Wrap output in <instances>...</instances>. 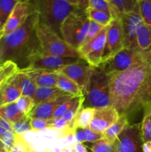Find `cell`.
Returning <instances> with one entry per match:
<instances>
[{"mask_svg":"<svg viewBox=\"0 0 151 152\" xmlns=\"http://www.w3.org/2000/svg\"><path fill=\"white\" fill-rule=\"evenodd\" d=\"M89 1L90 0H77L78 1V6L77 7L81 10L85 11L89 5Z\"/></svg>","mask_w":151,"mask_h":152,"instance_id":"45","label":"cell"},{"mask_svg":"<svg viewBox=\"0 0 151 152\" xmlns=\"http://www.w3.org/2000/svg\"><path fill=\"white\" fill-rule=\"evenodd\" d=\"M95 109L91 108H81L77 113L73 120V125L75 129L81 128L87 129L90 127V122L93 119Z\"/></svg>","mask_w":151,"mask_h":152,"instance_id":"26","label":"cell"},{"mask_svg":"<svg viewBox=\"0 0 151 152\" xmlns=\"http://www.w3.org/2000/svg\"><path fill=\"white\" fill-rule=\"evenodd\" d=\"M105 27L106 26H103V25H100V24L97 23V22H94V21L90 20V26H89L87 37H86L85 42H84V44L89 42L91 41L92 39H93L95 37H97L98 34L101 32V31H102Z\"/></svg>","mask_w":151,"mask_h":152,"instance_id":"39","label":"cell"},{"mask_svg":"<svg viewBox=\"0 0 151 152\" xmlns=\"http://www.w3.org/2000/svg\"><path fill=\"white\" fill-rule=\"evenodd\" d=\"M84 134H85L84 142H95L104 138L103 134L93 131L90 127L84 129Z\"/></svg>","mask_w":151,"mask_h":152,"instance_id":"41","label":"cell"},{"mask_svg":"<svg viewBox=\"0 0 151 152\" xmlns=\"http://www.w3.org/2000/svg\"><path fill=\"white\" fill-rule=\"evenodd\" d=\"M6 132V130H5V129H4V128L2 127V126H0V137H1V135H2L3 134H4V132Z\"/></svg>","mask_w":151,"mask_h":152,"instance_id":"49","label":"cell"},{"mask_svg":"<svg viewBox=\"0 0 151 152\" xmlns=\"http://www.w3.org/2000/svg\"><path fill=\"white\" fill-rule=\"evenodd\" d=\"M91 69L92 67H90L84 59H80L78 62L66 65L56 72L66 76L75 82L81 89L84 95V91L88 82Z\"/></svg>","mask_w":151,"mask_h":152,"instance_id":"13","label":"cell"},{"mask_svg":"<svg viewBox=\"0 0 151 152\" xmlns=\"http://www.w3.org/2000/svg\"><path fill=\"white\" fill-rule=\"evenodd\" d=\"M19 0H0V37H2L6 23Z\"/></svg>","mask_w":151,"mask_h":152,"instance_id":"24","label":"cell"},{"mask_svg":"<svg viewBox=\"0 0 151 152\" xmlns=\"http://www.w3.org/2000/svg\"><path fill=\"white\" fill-rule=\"evenodd\" d=\"M138 48L142 50L151 48V25L143 23L137 33Z\"/></svg>","mask_w":151,"mask_h":152,"instance_id":"25","label":"cell"},{"mask_svg":"<svg viewBox=\"0 0 151 152\" xmlns=\"http://www.w3.org/2000/svg\"><path fill=\"white\" fill-rule=\"evenodd\" d=\"M0 116L13 125L20 120L25 115L21 112L16 102H14L0 107Z\"/></svg>","mask_w":151,"mask_h":152,"instance_id":"23","label":"cell"},{"mask_svg":"<svg viewBox=\"0 0 151 152\" xmlns=\"http://www.w3.org/2000/svg\"><path fill=\"white\" fill-rule=\"evenodd\" d=\"M0 126H2L6 131H13L12 130V124L9 123L8 121H7L6 120H4V118L0 116Z\"/></svg>","mask_w":151,"mask_h":152,"instance_id":"44","label":"cell"},{"mask_svg":"<svg viewBox=\"0 0 151 152\" xmlns=\"http://www.w3.org/2000/svg\"><path fill=\"white\" fill-rule=\"evenodd\" d=\"M111 105L119 115L151 111V56L135 68L108 75ZM129 119V118H128Z\"/></svg>","mask_w":151,"mask_h":152,"instance_id":"1","label":"cell"},{"mask_svg":"<svg viewBox=\"0 0 151 152\" xmlns=\"http://www.w3.org/2000/svg\"><path fill=\"white\" fill-rule=\"evenodd\" d=\"M70 95L65 93V91L59 89L58 87H40L37 86L34 93L33 99L35 105L44 102L53 101L62 96Z\"/></svg>","mask_w":151,"mask_h":152,"instance_id":"19","label":"cell"},{"mask_svg":"<svg viewBox=\"0 0 151 152\" xmlns=\"http://www.w3.org/2000/svg\"><path fill=\"white\" fill-rule=\"evenodd\" d=\"M2 149H4V145H3L2 142H1V141L0 140V150H2Z\"/></svg>","mask_w":151,"mask_h":152,"instance_id":"50","label":"cell"},{"mask_svg":"<svg viewBox=\"0 0 151 152\" xmlns=\"http://www.w3.org/2000/svg\"><path fill=\"white\" fill-rule=\"evenodd\" d=\"M122 28L124 48L131 49H139L137 45V33L139 28L144 23L139 12L118 13Z\"/></svg>","mask_w":151,"mask_h":152,"instance_id":"11","label":"cell"},{"mask_svg":"<svg viewBox=\"0 0 151 152\" xmlns=\"http://www.w3.org/2000/svg\"><path fill=\"white\" fill-rule=\"evenodd\" d=\"M140 132L143 142L151 141V111L143 114V119L140 123Z\"/></svg>","mask_w":151,"mask_h":152,"instance_id":"30","label":"cell"},{"mask_svg":"<svg viewBox=\"0 0 151 152\" xmlns=\"http://www.w3.org/2000/svg\"><path fill=\"white\" fill-rule=\"evenodd\" d=\"M33 10L36 12L39 22L62 38L61 25L67 16L79 9L66 0H30Z\"/></svg>","mask_w":151,"mask_h":152,"instance_id":"3","label":"cell"},{"mask_svg":"<svg viewBox=\"0 0 151 152\" xmlns=\"http://www.w3.org/2000/svg\"><path fill=\"white\" fill-rule=\"evenodd\" d=\"M124 48L122 28L118 16L113 18L110 23L107 25L106 42L102 54V63L116 54Z\"/></svg>","mask_w":151,"mask_h":152,"instance_id":"12","label":"cell"},{"mask_svg":"<svg viewBox=\"0 0 151 152\" xmlns=\"http://www.w3.org/2000/svg\"><path fill=\"white\" fill-rule=\"evenodd\" d=\"M106 36L107 26L101 31L97 37L78 49L80 57L92 68H98L102 63V54L106 42Z\"/></svg>","mask_w":151,"mask_h":152,"instance_id":"9","label":"cell"},{"mask_svg":"<svg viewBox=\"0 0 151 152\" xmlns=\"http://www.w3.org/2000/svg\"><path fill=\"white\" fill-rule=\"evenodd\" d=\"M81 58L61 57L44 53L42 50L38 51L30 56L27 68L36 70L56 71L68 65L78 62Z\"/></svg>","mask_w":151,"mask_h":152,"instance_id":"8","label":"cell"},{"mask_svg":"<svg viewBox=\"0 0 151 152\" xmlns=\"http://www.w3.org/2000/svg\"><path fill=\"white\" fill-rule=\"evenodd\" d=\"M106 1H108V2L110 3V2H111V1H112V0H106Z\"/></svg>","mask_w":151,"mask_h":152,"instance_id":"53","label":"cell"},{"mask_svg":"<svg viewBox=\"0 0 151 152\" xmlns=\"http://www.w3.org/2000/svg\"><path fill=\"white\" fill-rule=\"evenodd\" d=\"M16 77L17 78L19 88L22 91V95L33 98L37 86L35 83L33 81L32 79L28 77L21 69H19L16 73Z\"/></svg>","mask_w":151,"mask_h":152,"instance_id":"21","label":"cell"},{"mask_svg":"<svg viewBox=\"0 0 151 152\" xmlns=\"http://www.w3.org/2000/svg\"><path fill=\"white\" fill-rule=\"evenodd\" d=\"M32 148L24 137V134H16L15 144L10 152H30Z\"/></svg>","mask_w":151,"mask_h":152,"instance_id":"36","label":"cell"},{"mask_svg":"<svg viewBox=\"0 0 151 152\" xmlns=\"http://www.w3.org/2000/svg\"><path fill=\"white\" fill-rule=\"evenodd\" d=\"M62 152H73L72 148V145H71V146H68L66 147V148H65L63 150H62Z\"/></svg>","mask_w":151,"mask_h":152,"instance_id":"48","label":"cell"},{"mask_svg":"<svg viewBox=\"0 0 151 152\" xmlns=\"http://www.w3.org/2000/svg\"><path fill=\"white\" fill-rule=\"evenodd\" d=\"M19 1H28V2H30V0H19Z\"/></svg>","mask_w":151,"mask_h":152,"instance_id":"51","label":"cell"},{"mask_svg":"<svg viewBox=\"0 0 151 152\" xmlns=\"http://www.w3.org/2000/svg\"><path fill=\"white\" fill-rule=\"evenodd\" d=\"M32 79L36 86L40 87H57L56 73L46 70L25 68L21 69Z\"/></svg>","mask_w":151,"mask_h":152,"instance_id":"18","label":"cell"},{"mask_svg":"<svg viewBox=\"0 0 151 152\" xmlns=\"http://www.w3.org/2000/svg\"><path fill=\"white\" fill-rule=\"evenodd\" d=\"M151 56V48L147 50L124 48L122 50L100 64V68L107 75L124 72L135 68Z\"/></svg>","mask_w":151,"mask_h":152,"instance_id":"6","label":"cell"},{"mask_svg":"<svg viewBox=\"0 0 151 152\" xmlns=\"http://www.w3.org/2000/svg\"><path fill=\"white\" fill-rule=\"evenodd\" d=\"M38 22V14L33 10L18 29L0 37V63L11 61L19 69L28 68L30 56L41 50L36 34Z\"/></svg>","mask_w":151,"mask_h":152,"instance_id":"2","label":"cell"},{"mask_svg":"<svg viewBox=\"0 0 151 152\" xmlns=\"http://www.w3.org/2000/svg\"><path fill=\"white\" fill-rule=\"evenodd\" d=\"M68 2H69L70 4H72V5L73 6H78V1H77V0H66Z\"/></svg>","mask_w":151,"mask_h":152,"instance_id":"47","label":"cell"},{"mask_svg":"<svg viewBox=\"0 0 151 152\" xmlns=\"http://www.w3.org/2000/svg\"><path fill=\"white\" fill-rule=\"evenodd\" d=\"M90 19L84 10L77 9L70 13L61 25V35L69 45L78 50L85 42Z\"/></svg>","mask_w":151,"mask_h":152,"instance_id":"5","label":"cell"},{"mask_svg":"<svg viewBox=\"0 0 151 152\" xmlns=\"http://www.w3.org/2000/svg\"><path fill=\"white\" fill-rule=\"evenodd\" d=\"M118 117L119 114L118 111L112 105L100 109H95L90 128L95 132L103 133L118 120Z\"/></svg>","mask_w":151,"mask_h":152,"instance_id":"14","label":"cell"},{"mask_svg":"<svg viewBox=\"0 0 151 152\" xmlns=\"http://www.w3.org/2000/svg\"><path fill=\"white\" fill-rule=\"evenodd\" d=\"M110 3L116 15L129 12H139L138 0H112Z\"/></svg>","mask_w":151,"mask_h":152,"instance_id":"27","label":"cell"},{"mask_svg":"<svg viewBox=\"0 0 151 152\" xmlns=\"http://www.w3.org/2000/svg\"><path fill=\"white\" fill-rule=\"evenodd\" d=\"M117 152H143L140 123L127 124L114 141Z\"/></svg>","mask_w":151,"mask_h":152,"instance_id":"10","label":"cell"},{"mask_svg":"<svg viewBox=\"0 0 151 152\" xmlns=\"http://www.w3.org/2000/svg\"><path fill=\"white\" fill-rule=\"evenodd\" d=\"M73 137H75L76 142H80V143L84 142V138H85L84 129H81V128L76 129Z\"/></svg>","mask_w":151,"mask_h":152,"instance_id":"42","label":"cell"},{"mask_svg":"<svg viewBox=\"0 0 151 152\" xmlns=\"http://www.w3.org/2000/svg\"><path fill=\"white\" fill-rule=\"evenodd\" d=\"M85 12L90 20L94 21L103 26H107L109 25L114 18L112 13L109 12L94 10L90 7H87Z\"/></svg>","mask_w":151,"mask_h":152,"instance_id":"28","label":"cell"},{"mask_svg":"<svg viewBox=\"0 0 151 152\" xmlns=\"http://www.w3.org/2000/svg\"><path fill=\"white\" fill-rule=\"evenodd\" d=\"M142 150L143 152H151V141L143 142Z\"/></svg>","mask_w":151,"mask_h":152,"instance_id":"46","label":"cell"},{"mask_svg":"<svg viewBox=\"0 0 151 152\" xmlns=\"http://www.w3.org/2000/svg\"><path fill=\"white\" fill-rule=\"evenodd\" d=\"M36 34L40 47L44 53L61 57L81 58L78 50L69 45L63 39L40 22L36 26Z\"/></svg>","mask_w":151,"mask_h":152,"instance_id":"7","label":"cell"},{"mask_svg":"<svg viewBox=\"0 0 151 152\" xmlns=\"http://www.w3.org/2000/svg\"><path fill=\"white\" fill-rule=\"evenodd\" d=\"M111 105L109 77L100 68H92L84 91L83 108L100 109Z\"/></svg>","mask_w":151,"mask_h":152,"instance_id":"4","label":"cell"},{"mask_svg":"<svg viewBox=\"0 0 151 152\" xmlns=\"http://www.w3.org/2000/svg\"><path fill=\"white\" fill-rule=\"evenodd\" d=\"M88 7L101 11L109 12L112 13L114 18L117 16L111 3L108 2L106 0H90Z\"/></svg>","mask_w":151,"mask_h":152,"instance_id":"35","label":"cell"},{"mask_svg":"<svg viewBox=\"0 0 151 152\" xmlns=\"http://www.w3.org/2000/svg\"><path fill=\"white\" fill-rule=\"evenodd\" d=\"M56 73L57 76V87L59 89L73 96H84L81 89L75 82L60 73Z\"/></svg>","mask_w":151,"mask_h":152,"instance_id":"20","label":"cell"},{"mask_svg":"<svg viewBox=\"0 0 151 152\" xmlns=\"http://www.w3.org/2000/svg\"><path fill=\"white\" fill-rule=\"evenodd\" d=\"M32 132H40L44 129H50V120H46L38 118H31Z\"/></svg>","mask_w":151,"mask_h":152,"instance_id":"40","label":"cell"},{"mask_svg":"<svg viewBox=\"0 0 151 152\" xmlns=\"http://www.w3.org/2000/svg\"><path fill=\"white\" fill-rule=\"evenodd\" d=\"M33 10L30 2L23 1H18L6 23L2 36L7 35L13 32L21 25H23Z\"/></svg>","mask_w":151,"mask_h":152,"instance_id":"15","label":"cell"},{"mask_svg":"<svg viewBox=\"0 0 151 152\" xmlns=\"http://www.w3.org/2000/svg\"><path fill=\"white\" fill-rule=\"evenodd\" d=\"M127 124H129L128 117L126 115H119L118 120L102 133L104 138L110 142H114Z\"/></svg>","mask_w":151,"mask_h":152,"instance_id":"22","label":"cell"},{"mask_svg":"<svg viewBox=\"0 0 151 152\" xmlns=\"http://www.w3.org/2000/svg\"><path fill=\"white\" fill-rule=\"evenodd\" d=\"M22 96L16 74L0 86V107L14 102Z\"/></svg>","mask_w":151,"mask_h":152,"instance_id":"16","label":"cell"},{"mask_svg":"<svg viewBox=\"0 0 151 152\" xmlns=\"http://www.w3.org/2000/svg\"><path fill=\"white\" fill-rule=\"evenodd\" d=\"M30 121L31 117L29 115H25L20 120L12 125V130L16 134H24L27 132H32Z\"/></svg>","mask_w":151,"mask_h":152,"instance_id":"31","label":"cell"},{"mask_svg":"<svg viewBox=\"0 0 151 152\" xmlns=\"http://www.w3.org/2000/svg\"><path fill=\"white\" fill-rule=\"evenodd\" d=\"M30 152H36V151H33V150H32V151H31Z\"/></svg>","mask_w":151,"mask_h":152,"instance_id":"54","label":"cell"},{"mask_svg":"<svg viewBox=\"0 0 151 152\" xmlns=\"http://www.w3.org/2000/svg\"><path fill=\"white\" fill-rule=\"evenodd\" d=\"M138 7L144 23L151 25V0H138Z\"/></svg>","mask_w":151,"mask_h":152,"instance_id":"33","label":"cell"},{"mask_svg":"<svg viewBox=\"0 0 151 152\" xmlns=\"http://www.w3.org/2000/svg\"><path fill=\"white\" fill-rule=\"evenodd\" d=\"M72 95H66L62 96L53 101L44 102V103L38 104L36 105L29 114V116L31 118H38L42 120H51L53 117V114L55 110L62 103H63L67 99L72 97Z\"/></svg>","mask_w":151,"mask_h":152,"instance_id":"17","label":"cell"},{"mask_svg":"<svg viewBox=\"0 0 151 152\" xmlns=\"http://www.w3.org/2000/svg\"><path fill=\"white\" fill-rule=\"evenodd\" d=\"M90 152H92V151H90Z\"/></svg>","mask_w":151,"mask_h":152,"instance_id":"55","label":"cell"},{"mask_svg":"<svg viewBox=\"0 0 151 152\" xmlns=\"http://www.w3.org/2000/svg\"><path fill=\"white\" fill-rule=\"evenodd\" d=\"M78 96H72L70 99H67L66 101L63 102V103L61 104L56 110H55L54 113L53 114V117L52 119H56V118H60L62 117L65 114L67 113V111L73 106L75 102L76 101L77 98Z\"/></svg>","mask_w":151,"mask_h":152,"instance_id":"37","label":"cell"},{"mask_svg":"<svg viewBox=\"0 0 151 152\" xmlns=\"http://www.w3.org/2000/svg\"><path fill=\"white\" fill-rule=\"evenodd\" d=\"M0 152H7V151H6L4 149H2V150H0Z\"/></svg>","mask_w":151,"mask_h":152,"instance_id":"52","label":"cell"},{"mask_svg":"<svg viewBox=\"0 0 151 152\" xmlns=\"http://www.w3.org/2000/svg\"><path fill=\"white\" fill-rule=\"evenodd\" d=\"M0 140L4 145V148L7 152H10L15 144L16 134L13 131H6L1 137Z\"/></svg>","mask_w":151,"mask_h":152,"instance_id":"38","label":"cell"},{"mask_svg":"<svg viewBox=\"0 0 151 152\" xmlns=\"http://www.w3.org/2000/svg\"><path fill=\"white\" fill-rule=\"evenodd\" d=\"M19 70L16 63L11 61H7L0 63V86L5 83L10 77Z\"/></svg>","mask_w":151,"mask_h":152,"instance_id":"29","label":"cell"},{"mask_svg":"<svg viewBox=\"0 0 151 152\" xmlns=\"http://www.w3.org/2000/svg\"><path fill=\"white\" fill-rule=\"evenodd\" d=\"M16 103L18 108L20 110L21 112L23 113L24 115H29L30 113L36 106L33 99L32 97L23 96V95H22L16 101Z\"/></svg>","mask_w":151,"mask_h":152,"instance_id":"34","label":"cell"},{"mask_svg":"<svg viewBox=\"0 0 151 152\" xmlns=\"http://www.w3.org/2000/svg\"><path fill=\"white\" fill-rule=\"evenodd\" d=\"M90 148L92 152H117L114 142H110L105 138L92 142Z\"/></svg>","mask_w":151,"mask_h":152,"instance_id":"32","label":"cell"},{"mask_svg":"<svg viewBox=\"0 0 151 152\" xmlns=\"http://www.w3.org/2000/svg\"><path fill=\"white\" fill-rule=\"evenodd\" d=\"M72 148L73 152H88L85 145L83 143L76 142L72 145Z\"/></svg>","mask_w":151,"mask_h":152,"instance_id":"43","label":"cell"}]
</instances>
